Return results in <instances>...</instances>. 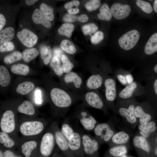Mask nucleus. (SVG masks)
<instances>
[{"label": "nucleus", "instance_id": "6e6552de", "mask_svg": "<svg viewBox=\"0 0 157 157\" xmlns=\"http://www.w3.org/2000/svg\"><path fill=\"white\" fill-rule=\"evenodd\" d=\"M54 135L47 133L43 136L40 146V153L43 156L48 157L52 153L55 145Z\"/></svg>", "mask_w": 157, "mask_h": 157}, {"label": "nucleus", "instance_id": "cd10ccee", "mask_svg": "<svg viewBox=\"0 0 157 157\" xmlns=\"http://www.w3.org/2000/svg\"><path fill=\"white\" fill-rule=\"evenodd\" d=\"M34 87V85L33 82L26 81L18 85L16 89V91L20 94L26 95L33 90Z\"/></svg>", "mask_w": 157, "mask_h": 157}, {"label": "nucleus", "instance_id": "39448f33", "mask_svg": "<svg viewBox=\"0 0 157 157\" xmlns=\"http://www.w3.org/2000/svg\"><path fill=\"white\" fill-rule=\"evenodd\" d=\"M75 117L84 129L87 131H93L96 126L99 124L92 115L84 109L78 110Z\"/></svg>", "mask_w": 157, "mask_h": 157}, {"label": "nucleus", "instance_id": "4468645a", "mask_svg": "<svg viewBox=\"0 0 157 157\" xmlns=\"http://www.w3.org/2000/svg\"><path fill=\"white\" fill-rule=\"evenodd\" d=\"M104 83L106 87L105 96L106 99L110 101H114L117 95L115 81L112 78H108L105 80Z\"/></svg>", "mask_w": 157, "mask_h": 157}, {"label": "nucleus", "instance_id": "dca6fc26", "mask_svg": "<svg viewBox=\"0 0 157 157\" xmlns=\"http://www.w3.org/2000/svg\"><path fill=\"white\" fill-rule=\"evenodd\" d=\"M32 19L34 22L36 24H41L47 28H50L51 24L44 16L40 10L36 9L34 11Z\"/></svg>", "mask_w": 157, "mask_h": 157}, {"label": "nucleus", "instance_id": "c03bdc74", "mask_svg": "<svg viewBox=\"0 0 157 157\" xmlns=\"http://www.w3.org/2000/svg\"><path fill=\"white\" fill-rule=\"evenodd\" d=\"M97 26L95 24L90 23L83 25L82 30L85 35H91L95 33L98 30Z\"/></svg>", "mask_w": 157, "mask_h": 157}, {"label": "nucleus", "instance_id": "bf43d9fd", "mask_svg": "<svg viewBox=\"0 0 157 157\" xmlns=\"http://www.w3.org/2000/svg\"><path fill=\"white\" fill-rule=\"evenodd\" d=\"M38 0H25V2L26 4L28 6H31L33 4L36 2Z\"/></svg>", "mask_w": 157, "mask_h": 157}, {"label": "nucleus", "instance_id": "2eb2a0df", "mask_svg": "<svg viewBox=\"0 0 157 157\" xmlns=\"http://www.w3.org/2000/svg\"><path fill=\"white\" fill-rule=\"evenodd\" d=\"M138 128L142 136L146 138L156 131L157 126L156 123L154 121H152L146 124H140Z\"/></svg>", "mask_w": 157, "mask_h": 157}, {"label": "nucleus", "instance_id": "9b49d317", "mask_svg": "<svg viewBox=\"0 0 157 157\" xmlns=\"http://www.w3.org/2000/svg\"><path fill=\"white\" fill-rule=\"evenodd\" d=\"M110 10L112 16L115 18L122 20L129 15L131 9L130 6L127 4L115 3L111 6Z\"/></svg>", "mask_w": 157, "mask_h": 157}, {"label": "nucleus", "instance_id": "2f4dec72", "mask_svg": "<svg viewBox=\"0 0 157 157\" xmlns=\"http://www.w3.org/2000/svg\"><path fill=\"white\" fill-rule=\"evenodd\" d=\"M39 53L38 49L35 48L26 49L22 53L23 59L25 62L28 63L37 57Z\"/></svg>", "mask_w": 157, "mask_h": 157}, {"label": "nucleus", "instance_id": "393cba45", "mask_svg": "<svg viewBox=\"0 0 157 157\" xmlns=\"http://www.w3.org/2000/svg\"><path fill=\"white\" fill-rule=\"evenodd\" d=\"M63 19L64 22L67 23L74 22L76 21L84 23L88 21V17L85 14H81L78 16L67 13L63 16Z\"/></svg>", "mask_w": 157, "mask_h": 157}, {"label": "nucleus", "instance_id": "8fccbe9b", "mask_svg": "<svg viewBox=\"0 0 157 157\" xmlns=\"http://www.w3.org/2000/svg\"><path fill=\"white\" fill-rule=\"evenodd\" d=\"M79 1L77 0H73L66 3L64 5L65 8L67 10L70 9L77 7L79 5Z\"/></svg>", "mask_w": 157, "mask_h": 157}, {"label": "nucleus", "instance_id": "de8ad7c7", "mask_svg": "<svg viewBox=\"0 0 157 157\" xmlns=\"http://www.w3.org/2000/svg\"><path fill=\"white\" fill-rule=\"evenodd\" d=\"M104 37V34L103 32L100 31H98L96 32L91 37L90 41L92 44H96L102 40Z\"/></svg>", "mask_w": 157, "mask_h": 157}, {"label": "nucleus", "instance_id": "c85d7f7f", "mask_svg": "<svg viewBox=\"0 0 157 157\" xmlns=\"http://www.w3.org/2000/svg\"><path fill=\"white\" fill-rule=\"evenodd\" d=\"M100 13L97 14L99 19L108 21H110L112 18V14L110 9L106 3L103 4L99 10Z\"/></svg>", "mask_w": 157, "mask_h": 157}, {"label": "nucleus", "instance_id": "7c9ffc66", "mask_svg": "<svg viewBox=\"0 0 157 157\" xmlns=\"http://www.w3.org/2000/svg\"><path fill=\"white\" fill-rule=\"evenodd\" d=\"M137 87L136 83L133 82L128 85L119 94V97L123 99L131 97Z\"/></svg>", "mask_w": 157, "mask_h": 157}, {"label": "nucleus", "instance_id": "79ce46f5", "mask_svg": "<svg viewBox=\"0 0 157 157\" xmlns=\"http://www.w3.org/2000/svg\"><path fill=\"white\" fill-rule=\"evenodd\" d=\"M0 142L3 144L4 146L8 148L13 147L15 144L14 142L7 133L3 131L0 133Z\"/></svg>", "mask_w": 157, "mask_h": 157}, {"label": "nucleus", "instance_id": "052dcab7", "mask_svg": "<svg viewBox=\"0 0 157 157\" xmlns=\"http://www.w3.org/2000/svg\"><path fill=\"white\" fill-rule=\"evenodd\" d=\"M154 8L155 12L157 13V0H155L154 1Z\"/></svg>", "mask_w": 157, "mask_h": 157}, {"label": "nucleus", "instance_id": "c9c22d12", "mask_svg": "<svg viewBox=\"0 0 157 157\" xmlns=\"http://www.w3.org/2000/svg\"><path fill=\"white\" fill-rule=\"evenodd\" d=\"M29 67L23 64H18L13 65L11 71L14 74L22 75H26L29 72Z\"/></svg>", "mask_w": 157, "mask_h": 157}, {"label": "nucleus", "instance_id": "13d9d810", "mask_svg": "<svg viewBox=\"0 0 157 157\" xmlns=\"http://www.w3.org/2000/svg\"><path fill=\"white\" fill-rule=\"evenodd\" d=\"M79 11V9L77 7L73 8L67 10L69 13L73 15L78 13Z\"/></svg>", "mask_w": 157, "mask_h": 157}, {"label": "nucleus", "instance_id": "a878e982", "mask_svg": "<svg viewBox=\"0 0 157 157\" xmlns=\"http://www.w3.org/2000/svg\"><path fill=\"white\" fill-rule=\"evenodd\" d=\"M20 113L29 115H32L35 113L34 108L32 104L28 101H24L17 108Z\"/></svg>", "mask_w": 157, "mask_h": 157}, {"label": "nucleus", "instance_id": "6ab92c4d", "mask_svg": "<svg viewBox=\"0 0 157 157\" xmlns=\"http://www.w3.org/2000/svg\"><path fill=\"white\" fill-rule=\"evenodd\" d=\"M134 113L136 117L139 119L140 124H146L151 121L152 116L149 113L144 112L140 106H137L134 109Z\"/></svg>", "mask_w": 157, "mask_h": 157}, {"label": "nucleus", "instance_id": "69168bd1", "mask_svg": "<svg viewBox=\"0 0 157 157\" xmlns=\"http://www.w3.org/2000/svg\"></svg>", "mask_w": 157, "mask_h": 157}, {"label": "nucleus", "instance_id": "5fc2aeb1", "mask_svg": "<svg viewBox=\"0 0 157 157\" xmlns=\"http://www.w3.org/2000/svg\"><path fill=\"white\" fill-rule=\"evenodd\" d=\"M6 23V19L4 16L0 14V31L2 30Z\"/></svg>", "mask_w": 157, "mask_h": 157}, {"label": "nucleus", "instance_id": "423d86ee", "mask_svg": "<svg viewBox=\"0 0 157 157\" xmlns=\"http://www.w3.org/2000/svg\"><path fill=\"white\" fill-rule=\"evenodd\" d=\"M70 149L76 157H85L82 142L81 134L75 132L68 140Z\"/></svg>", "mask_w": 157, "mask_h": 157}, {"label": "nucleus", "instance_id": "603ef678", "mask_svg": "<svg viewBox=\"0 0 157 157\" xmlns=\"http://www.w3.org/2000/svg\"><path fill=\"white\" fill-rule=\"evenodd\" d=\"M62 51L59 48H55L53 50L54 56L56 57L61 60V57L62 54Z\"/></svg>", "mask_w": 157, "mask_h": 157}, {"label": "nucleus", "instance_id": "f03ea898", "mask_svg": "<svg viewBox=\"0 0 157 157\" xmlns=\"http://www.w3.org/2000/svg\"><path fill=\"white\" fill-rule=\"evenodd\" d=\"M84 151L85 157H99V143L94 136L87 134H81Z\"/></svg>", "mask_w": 157, "mask_h": 157}, {"label": "nucleus", "instance_id": "58836bf2", "mask_svg": "<svg viewBox=\"0 0 157 157\" xmlns=\"http://www.w3.org/2000/svg\"><path fill=\"white\" fill-rule=\"evenodd\" d=\"M60 46L61 49L66 53L70 54H73L76 51V49L73 43L68 40L62 41Z\"/></svg>", "mask_w": 157, "mask_h": 157}, {"label": "nucleus", "instance_id": "412c9836", "mask_svg": "<svg viewBox=\"0 0 157 157\" xmlns=\"http://www.w3.org/2000/svg\"><path fill=\"white\" fill-rule=\"evenodd\" d=\"M133 142L135 147L141 149L147 153L150 152V147L145 138L142 136H136L133 138Z\"/></svg>", "mask_w": 157, "mask_h": 157}, {"label": "nucleus", "instance_id": "7ed1b4c3", "mask_svg": "<svg viewBox=\"0 0 157 157\" xmlns=\"http://www.w3.org/2000/svg\"><path fill=\"white\" fill-rule=\"evenodd\" d=\"M94 137L98 141L99 144L102 142H109L115 134L110 125L107 123H99L94 130Z\"/></svg>", "mask_w": 157, "mask_h": 157}, {"label": "nucleus", "instance_id": "f704fd0d", "mask_svg": "<svg viewBox=\"0 0 157 157\" xmlns=\"http://www.w3.org/2000/svg\"><path fill=\"white\" fill-rule=\"evenodd\" d=\"M50 65L56 75L60 76L63 75L64 72L60 60L58 58L53 56L51 60Z\"/></svg>", "mask_w": 157, "mask_h": 157}, {"label": "nucleus", "instance_id": "0e129e2a", "mask_svg": "<svg viewBox=\"0 0 157 157\" xmlns=\"http://www.w3.org/2000/svg\"><path fill=\"white\" fill-rule=\"evenodd\" d=\"M120 157H129V156H127L126 155H123L122 156H120Z\"/></svg>", "mask_w": 157, "mask_h": 157}, {"label": "nucleus", "instance_id": "1a4fd4ad", "mask_svg": "<svg viewBox=\"0 0 157 157\" xmlns=\"http://www.w3.org/2000/svg\"><path fill=\"white\" fill-rule=\"evenodd\" d=\"M0 127L3 132L7 133H11L14 130L15 115L12 111L7 110L3 113L1 120Z\"/></svg>", "mask_w": 157, "mask_h": 157}, {"label": "nucleus", "instance_id": "e433bc0d", "mask_svg": "<svg viewBox=\"0 0 157 157\" xmlns=\"http://www.w3.org/2000/svg\"><path fill=\"white\" fill-rule=\"evenodd\" d=\"M10 80V74L7 69L4 66H0V84L3 87L7 86Z\"/></svg>", "mask_w": 157, "mask_h": 157}, {"label": "nucleus", "instance_id": "49530a36", "mask_svg": "<svg viewBox=\"0 0 157 157\" xmlns=\"http://www.w3.org/2000/svg\"><path fill=\"white\" fill-rule=\"evenodd\" d=\"M101 1L99 0H91L87 2L85 5V7L89 11L94 10L100 6Z\"/></svg>", "mask_w": 157, "mask_h": 157}, {"label": "nucleus", "instance_id": "864d4df0", "mask_svg": "<svg viewBox=\"0 0 157 157\" xmlns=\"http://www.w3.org/2000/svg\"><path fill=\"white\" fill-rule=\"evenodd\" d=\"M117 78L122 84L124 85H128L125 75L119 74L117 76Z\"/></svg>", "mask_w": 157, "mask_h": 157}, {"label": "nucleus", "instance_id": "bb28decb", "mask_svg": "<svg viewBox=\"0 0 157 157\" xmlns=\"http://www.w3.org/2000/svg\"><path fill=\"white\" fill-rule=\"evenodd\" d=\"M126 147L124 145L113 146L111 147L108 151V157H118L125 155L127 152Z\"/></svg>", "mask_w": 157, "mask_h": 157}, {"label": "nucleus", "instance_id": "ddd939ff", "mask_svg": "<svg viewBox=\"0 0 157 157\" xmlns=\"http://www.w3.org/2000/svg\"><path fill=\"white\" fill-rule=\"evenodd\" d=\"M84 101L88 106L97 109H102L104 106V103L99 95L94 91L86 93Z\"/></svg>", "mask_w": 157, "mask_h": 157}, {"label": "nucleus", "instance_id": "72a5a7b5", "mask_svg": "<svg viewBox=\"0 0 157 157\" xmlns=\"http://www.w3.org/2000/svg\"><path fill=\"white\" fill-rule=\"evenodd\" d=\"M40 9L42 13L47 20L49 21H52L53 20V9L52 7L44 3H42L40 5Z\"/></svg>", "mask_w": 157, "mask_h": 157}, {"label": "nucleus", "instance_id": "20e7f679", "mask_svg": "<svg viewBox=\"0 0 157 157\" xmlns=\"http://www.w3.org/2000/svg\"><path fill=\"white\" fill-rule=\"evenodd\" d=\"M140 34L136 30H131L121 36L118 42L120 47L125 50L133 48L138 41Z\"/></svg>", "mask_w": 157, "mask_h": 157}, {"label": "nucleus", "instance_id": "f3484780", "mask_svg": "<svg viewBox=\"0 0 157 157\" xmlns=\"http://www.w3.org/2000/svg\"><path fill=\"white\" fill-rule=\"evenodd\" d=\"M134 106L130 105L128 108H121L119 110V112L121 115L125 117L127 121L131 124H134L137 121L134 113Z\"/></svg>", "mask_w": 157, "mask_h": 157}, {"label": "nucleus", "instance_id": "0eeeda50", "mask_svg": "<svg viewBox=\"0 0 157 157\" xmlns=\"http://www.w3.org/2000/svg\"><path fill=\"white\" fill-rule=\"evenodd\" d=\"M43 128V124L40 121H27L22 124L20 126V131L24 135L32 136L39 134Z\"/></svg>", "mask_w": 157, "mask_h": 157}, {"label": "nucleus", "instance_id": "e2e57ef3", "mask_svg": "<svg viewBox=\"0 0 157 157\" xmlns=\"http://www.w3.org/2000/svg\"><path fill=\"white\" fill-rule=\"evenodd\" d=\"M0 157H4L1 151H0Z\"/></svg>", "mask_w": 157, "mask_h": 157}, {"label": "nucleus", "instance_id": "4c0bfd02", "mask_svg": "<svg viewBox=\"0 0 157 157\" xmlns=\"http://www.w3.org/2000/svg\"><path fill=\"white\" fill-rule=\"evenodd\" d=\"M37 145V142L35 141H30L25 142L21 146L22 152L26 157H29Z\"/></svg>", "mask_w": 157, "mask_h": 157}, {"label": "nucleus", "instance_id": "5701e85b", "mask_svg": "<svg viewBox=\"0 0 157 157\" xmlns=\"http://www.w3.org/2000/svg\"><path fill=\"white\" fill-rule=\"evenodd\" d=\"M129 139V136L128 134L121 131L115 133L110 141V143L113 144H123L128 142Z\"/></svg>", "mask_w": 157, "mask_h": 157}, {"label": "nucleus", "instance_id": "3c124183", "mask_svg": "<svg viewBox=\"0 0 157 157\" xmlns=\"http://www.w3.org/2000/svg\"><path fill=\"white\" fill-rule=\"evenodd\" d=\"M35 103L38 104H41L42 103L41 92L40 90L38 89L35 90Z\"/></svg>", "mask_w": 157, "mask_h": 157}, {"label": "nucleus", "instance_id": "4d7b16f0", "mask_svg": "<svg viewBox=\"0 0 157 157\" xmlns=\"http://www.w3.org/2000/svg\"><path fill=\"white\" fill-rule=\"evenodd\" d=\"M128 84H129L133 82V78L132 75L130 74H128L125 75Z\"/></svg>", "mask_w": 157, "mask_h": 157}, {"label": "nucleus", "instance_id": "aec40b11", "mask_svg": "<svg viewBox=\"0 0 157 157\" xmlns=\"http://www.w3.org/2000/svg\"><path fill=\"white\" fill-rule=\"evenodd\" d=\"M147 55H151L157 51V33L153 34L149 39L144 47Z\"/></svg>", "mask_w": 157, "mask_h": 157}, {"label": "nucleus", "instance_id": "473e14b6", "mask_svg": "<svg viewBox=\"0 0 157 157\" xmlns=\"http://www.w3.org/2000/svg\"><path fill=\"white\" fill-rule=\"evenodd\" d=\"M74 28V25L69 23H65L58 28V32L61 35H65L70 38Z\"/></svg>", "mask_w": 157, "mask_h": 157}, {"label": "nucleus", "instance_id": "ea45409f", "mask_svg": "<svg viewBox=\"0 0 157 157\" xmlns=\"http://www.w3.org/2000/svg\"><path fill=\"white\" fill-rule=\"evenodd\" d=\"M22 58V53L20 52L15 51L6 56L3 59L6 64H10L20 60Z\"/></svg>", "mask_w": 157, "mask_h": 157}, {"label": "nucleus", "instance_id": "09e8293b", "mask_svg": "<svg viewBox=\"0 0 157 157\" xmlns=\"http://www.w3.org/2000/svg\"><path fill=\"white\" fill-rule=\"evenodd\" d=\"M15 46L14 44L10 42L5 43L0 46V51L3 52L12 51L14 49Z\"/></svg>", "mask_w": 157, "mask_h": 157}, {"label": "nucleus", "instance_id": "b1692460", "mask_svg": "<svg viewBox=\"0 0 157 157\" xmlns=\"http://www.w3.org/2000/svg\"><path fill=\"white\" fill-rule=\"evenodd\" d=\"M15 33L14 28L11 27H7L0 31V44L8 42L13 38Z\"/></svg>", "mask_w": 157, "mask_h": 157}, {"label": "nucleus", "instance_id": "9d476101", "mask_svg": "<svg viewBox=\"0 0 157 157\" xmlns=\"http://www.w3.org/2000/svg\"><path fill=\"white\" fill-rule=\"evenodd\" d=\"M21 42L27 47H33L37 43L38 37L33 32L27 28H24L17 34Z\"/></svg>", "mask_w": 157, "mask_h": 157}, {"label": "nucleus", "instance_id": "a19ab883", "mask_svg": "<svg viewBox=\"0 0 157 157\" xmlns=\"http://www.w3.org/2000/svg\"><path fill=\"white\" fill-rule=\"evenodd\" d=\"M61 60L62 63V67L64 72L67 73L71 72L74 65L67 56L63 54L61 57Z\"/></svg>", "mask_w": 157, "mask_h": 157}, {"label": "nucleus", "instance_id": "680f3d73", "mask_svg": "<svg viewBox=\"0 0 157 157\" xmlns=\"http://www.w3.org/2000/svg\"><path fill=\"white\" fill-rule=\"evenodd\" d=\"M156 142L157 144V138L156 139ZM155 154L157 155V147H156V149L155 151Z\"/></svg>", "mask_w": 157, "mask_h": 157}, {"label": "nucleus", "instance_id": "a211bd4d", "mask_svg": "<svg viewBox=\"0 0 157 157\" xmlns=\"http://www.w3.org/2000/svg\"><path fill=\"white\" fill-rule=\"evenodd\" d=\"M102 82V78L101 75L98 74H93L88 79L86 85L89 89L96 90L101 87Z\"/></svg>", "mask_w": 157, "mask_h": 157}, {"label": "nucleus", "instance_id": "f8f14e48", "mask_svg": "<svg viewBox=\"0 0 157 157\" xmlns=\"http://www.w3.org/2000/svg\"><path fill=\"white\" fill-rule=\"evenodd\" d=\"M54 132L55 142L59 148L64 152L66 157H76L72 153L69 147L68 140L57 129Z\"/></svg>", "mask_w": 157, "mask_h": 157}, {"label": "nucleus", "instance_id": "a18cd8bd", "mask_svg": "<svg viewBox=\"0 0 157 157\" xmlns=\"http://www.w3.org/2000/svg\"><path fill=\"white\" fill-rule=\"evenodd\" d=\"M136 4L142 10L147 13H150L152 11L153 8L151 5L147 2L141 0H137L136 1Z\"/></svg>", "mask_w": 157, "mask_h": 157}, {"label": "nucleus", "instance_id": "4be33fe9", "mask_svg": "<svg viewBox=\"0 0 157 157\" xmlns=\"http://www.w3.org/2000/svg\"><path fill=\"white\" fill-rule=\"evenodd\" d=\"M64 79L66 83H72L75 87L77 88H79L82 84V80L81 78L74 72H72L66 73Z\"/></svg>", "mask_w": 157, "mask_h": 157}, {"label": "nucleus", "instance_id": "f257e3e1", "mask_svg": "<svg viewBox=\"0 0 157 157\" xmlns=\"http://www.w3.org/2000/svg\"><path fill=\"white\" fill-rule=\"evenodd\" d=\"M50 95L52 102L58 108H68L74 102L71 96L64 90L58 88H53L51 91Z\"/></svg>", "mask_w": 157, "mask_h": 157}, {"label": "nucleus", "instance_id": "37998d69", "mask_svg": "<svg viewBox=\"0 0 157 157\" xmlns=\"http://www.w3.org/2000/svg\"><path fill=\"white\" fill-rule=\"evenodd\" d=\"M61 131L67 140L75 132L71 126L67 123H65L62 124Z\"/></svg>", "mask_w": 157, "mask_h": 157}, {"label": "nucleus", "instance_id": "6e6d98bb", "mask_svg": "<svg viewBox=\"0 0 157 157\" xmlns=\"http://www.w3.org/2000/svg\"><path fill=\"white\" fill-rule=\"evenodd\" d=\"M3 155L4 157H22L16 156L13 152L9 150L5 151L3 152Z\"/></svg>", "mask_w": 157, "mask_h": 157}, {"label": "nucleus", "instance_id": "c756f323", "mask_svg": "<svg viewBox=\"0 0 157 157\" xmlns=\"http://www.w3.org/2000/svg\"><path fill=\"white\" fill-rule=\"evenodd\" d=\"M41 57L44 63L47 65L49 62L52 55L51 49L49 46L43 45L40 49Z\"/></svg>", "mask_w": 157, "mask_h": 157}]
</instances>
